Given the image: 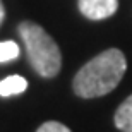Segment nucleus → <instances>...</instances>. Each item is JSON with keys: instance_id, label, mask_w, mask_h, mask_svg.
<instances>
[{"instance_id": "f03ea898", "label": "nucleus", "mask_w": 132, "mask_h": 132, "mask_svg": "<svg viewBox=\"0 0 132 132\" xmlns=\"http://www.w3.org/2000/svg\"><path fill=\"white\" fill-rule=\"evenodd\" d=\"M19 34L24 41L31 67L41 77H55L62 67V55L55 39L41 26L29 21L19 24Z\"/></svg>"}, {"instance_id": "423d86ee", "label": "nucleus", "mask_w": 132, "mask_h": 132, "mask_svg": "<svg viewBox=\"0 0 132 132\" xmlns=\"http://www.w3.org/2000/svg\"><path fill=\"white\" fill-rule=\"evenodd\" d=\"M19 57V46L14 41H2L0 43V64L15 60Z\"/></svg>"}, {"instance_id": "39448f33", "label": "nucleus", "mask_w": 132, "mask_h": 132, "mask_svg": "<svg viewBox=\"0 0 132 132\" xmlns=\"http://www.w3.org/2000/svg\"><path fill=\"white\" fill-rule=\"evenodd\" d=\"M28 88V81L22 76H9L0 81V96H14V94H21L24 93Z\"/></svg>"}, {"instance_id": "7ed1b4c3", "label": "nucleus", "mask_w": 132, "mask_h": 132, "mask_svg": "<svg viewBox=\"0 0 132 132\" xmlns=\"http://www.w3.org/2000/svg\"><path fill=\"white\" fill-rule=\"evenodd\" d=\"M77 7L84 17L101 21L117 12L118 0H77Z\"/></svg>"}, {"instance_id": "6e6552de", "label": "nucleus", "mask_w": 132, "mask_h": 132, "mask_svg": "<svg viewBox=\"0 0 132 132\" xmlns=\"http://www.w3.org/2000/svg\"><path fill=\"white\" fill-rule=\"evenodd\" d=\"M4 17H5V10H4V5H2V2H0V24H2Z\"/></svg>"}, {"instance_id": "f257e3e1", "label": "nucleus", "mask_w": 132, "mask_h": 132, "mask_svg": "<svg viewBox=\"0 0 132 132\" xmlns=\"http://www.w3.org/2000/svg\"><path fill=\"white\" fill-rule=\"evenodd\" d=\"M127 60L118 48H108L91 59L74 77V93L81 98H98L112 93L122 81Z\"/></svg>"}, {"instance_id": "20e7f679", "label": "nucleus", "mask_w": 132, "mask_h": 132, "mask_svg": "<svg viewBox=\"0 0 132 132\" xmlns=\"http://www.w3.org/2000/svg\"><path fill=\"white\" fill-rule=\"evenodd\" d=\"M115 125L122 132H132V94L123 100V103L117 108Z\"/></svg>"}, {"instance_id": "0eeeda50", "label": "nucleus", "mask_w": 132, "mask_h": 132, "mask_svg": "<svg viewBox=\"0 0 132 132\" xmlns=\"http://www.w3.org/2000/svg\"><path fill=\"white\" fill-rule=\"evenodd\" d=\"M36 132H70V129L60 122H45Z\"/></svg>"}]
</instances>
